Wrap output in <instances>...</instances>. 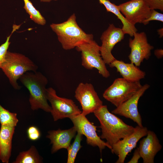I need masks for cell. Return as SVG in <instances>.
<instances>
[{
	"instance_id": "cell-1",
	"label": "cell",
	"mask_w": 163,
	"mask_h": 163,
	"mask_svg": "<svg viewBox=\"0 0 163 163\" xmlns=\"http://www.w3.org/2000/svg\"><path fill=\"white\" fill-rule=\"evenodd\" d=\"M93 113L100 123L102 132L101 138L106 139V142L111 147L134 131L135 127L126 124L110 112L107 105H103Z\"/></svg>"
},
{
	"instance_id": "cell-2",
	"label": "cell",
	"mask_w": 163,
	"mask_h": 163,
	"mask_svg": "<svg viewBox=\"0 0 163 163\" xmlns=\"http://www.w3.org/2000/svg\"><path fill=\"white\" fill-rule=\"evenodd\" d=\"M56 34L62 48L68 50L78 45L93 40L92 34H87L78 26L74 13L66 21L60 23H52L50 25Z\"/></svg>"
},
{
	"instance_id": "cell-3",
	"label": "cell",
	"mask_w": 163,
	"mask_h": 163,
	"mask_svg": "<svg viewBox=\"0 0 163 163\" xmlns=\"http://www.w3.org/2000/svg\"><path fill=\"white\" fill-rule=\"evenodd\" d=\"M19 79L29 92V101L31 109H40L50 112L51 108L47 97L46 87L48 80L46 77L40 72L30 71L24 73Z\"/></svg>"
},
{
	"instance_id": "cell-4",
	"label": "cell",
	"mask_w": 163,
	"mask_h": 163,
	"mask_svg": "<svg viewBox=\"0 0 163 163\" xmlns=\"http://www.w3.org/2000/svg\"><path fill=\"white\" fill-rule=\"evenodd\" d=\"M38 69V66L24 55L8 51L1 68L16 90L21 88L17 80L23 74L27 72L37 71Z\"/></svg>"
},
{
	"instance_id": "cell-5",
	"label": "cell",
	"mask_w": 163,
	"mask_h": 163,
	"mask_svg": "<svg viewBox=\"0 0 163 163\" xmlns=\"http://www.w3.org/2000/svg\"><path fill=\"white\" fill-rule=\"evenodd\" d=\"M81 53L82 65L87 69L95 68L103 77L107 78L110 73L107 68L100 52V46L94 40L81 44L75 47Z\"/></svg>"
},
{
	"instance_id": "cell-6",
	"label": "cell",
	"mask_w": 163,
	"mask_h": 163,
	"mask_svg": "<svg viewBox=\"0 0 163 163\" xmlns=\"http://www.w3.org/2000/svg\"><path fill=\"white\" fill-rule=\"evenodd\" d=\"M142 86L140 81L133 82L118 78L104 91L103 96L117 107L130 98Z\"/></svg>"
},
{
	"instance_id": "cell-7",
	"label": "cell",
	"mask_w": 163,
	"mask_h": 163,
	"mask_svg": "<svg viewBox=\"0 0 163 163\" xmlns=\"http://www.w3.org/2000/svg\"><path fill=\"white\" fill-rule=\"evenodd\" d=\"M46 93L47 100L51 104L50 113L54 121L65 118H70L82 113L72 100L59 97L53 88H46Z\"/></svg>"
},
{
	"instance_id": "cell-8",
	"label": "cell",
	"mask_w": 163,
	"mask_h": 163,
	"mask_svg": "<svg viewBox=\"0 0 163 163\" xmlns=\"http://www.w3.org/2000/svg\"><path fill=\"white\" fill-rule=\"evenodd\" d=\"M75 97L82 107V113L86 116L94 113L103 105L93 85L89 83H80L75 91Z\"/></svg>"
},
{
	"instance_id": "cell-9",
	"label": "cell",
	"mask_w": 163,
	"mask_h": 163,
	"mask_svg": "<svg viewBox=\"0 0 163 163\" xmlns=\"http://www.w3.org/2000/svg\"><path fill=\"white\" fill-rule=\"evenodd\" d=\"M77 132H80L86 138L87 143L93 146H97L100 152L107 147L111 150L112 147L102 140L96 132L97 127L91 123L82 113L71 117Z\"/></svg>"
},
{
	"instance_id": "cell-10",
	"label": "cell",
	"mask_w": 163,
	"mask_h": 163,
	"mask_svg": "<svg viewBox=\"0 0 163 163\" xmlns=\"http://www.w3.org/2000/svg\"><path fill=\"white\" fill-rule=\"evenodd\" d=\"M133 39L130 38L129 46L131 49L128 57L131 62L139 67L144 59H148L154 47L149 43L144 32H135Z\"/></svg>"
},
{
	"instance_id": "cell-11",
	"label": "cell",
	"mask_w": 163,
	"mask_h": 163,
	"mask_svg": "<svg viewBox=\"0 0 163 163\" xmlns=\"http://www.w3.org/2000/svg\"><path fill=\"white\" fill-rule=\"evenodd\" d=\"M121 13L130 24L142 23L149 17L151 9L143 0H130L118 5Z\"/></svg>"
},
{
	"instance_id": "cell-12",
	"label": "cell",
	"mask_w": 163,
	"mask_h": 163,
	"mask_svg": "<svg viewBox=\"0 0 163 163\" xmlns=\"http://www.w3.org/2000/svg\"><path fill=\"white\" fill-rule=\"evenodd\" d=\"M148 131L147 127L138 125L135 127L132 134L113 144L111 151L113 153L115 154L118 157L116 163H124L127 155L136 147L140 139L146 136Z\"/></svg>"
},
{
	"instance_id": "cell-13",
	"label": "cell",
	"mask_w": 163,
	"mask_h": 163,
	"mask_svg": "<svg viewBox=\"0 0 163 163\" xmlns=\"http://www.w3.org/2000/svg\"><path fill=\"white\" fill-rule=\"evenodd\" d=\"M124 34L122 28L116 27L113 24H109L102 33L100 38L102 45L100 52L106 64L109 65L116 59L112 51L114 46L123 39Z\"/></svg>"
},
{
	"instance_id": "cell-14",
	"label": "cell",
	"mask_w": 163,
	"mask_h": 163,
	"mask_svg": "<svg viewBox=\"0 0 163 163\" xmlns=\"http://www.w3.org/2000/svg\"><path fill=\"white\" fill-rule=\"evenodd\" d=\"M150 87L147 84L142 86L130 98L113 110L112 113L130 119L138 126H142V118L138 110V103L140 97Z\"/></svg>"
},
{
	"instance_id": "cell-15",
	"label": "cell",
	"mask_w": 163,
	"mask_h": 163,
	"mask_svg": "<svg viewBox=\"0 0 163 163\" xmlns=\"http://www.w3.org/2000/svg\"><path fill=\"white\" fill-rule=\"evenodd\" d=\"M146 136L140 142L138 148L139 153L143 163H154L155 155L162 146L153 131L148 130Z\"/></svg>"
},
{
	"instance_id": "cell-16",
	"label": "cell",
	"mask_w": 163,
	"mask_h": 163,
	"mask_svg": "<svg viewBox=\"0 0 163 163\" xmlns=\"http://www.w3.org/2000/svg\"><path fill=\"white\" fill-rule=\"evenodd\" d=\"M77 132L74 126L68 129L62 130L59 129L56 130L49 131L46 137L50 139L51 143L52 144V153H55L61 149H67Z\"/></svg>"
},
{
	"instance_id": "cell-17",
	"label": "cell",
	"mask_w": 163,
	"mask_h": 163,
	"mask_svg": "<svg viewBox=\"0 0 163 163\" xmlns=\"http://www.w3.org/2000/svg\"><path fill=\"white\" fill-rule=\"evenodd\" d=\"M111 68H115L125 79L133 82H139L144 78L146 75L145 72L132 63H125L116 59L109 64Z\"/></svg>"
},
{
	"instance_id": "cell-18",
	"label": "cell",
	"mask_w": 163,
	"mask_h": 163,
	"mask_svg": "<svg viewBox=\"0 0 163 163\" xmlns=\"http://www.w3.org/2000/svg\"><path fill=\"white\" fill-rule=\"evenodd\" d=\"M15 127L1 125L0 129V160L4 163L9 162L11 156L12 141Z\"/></svg>"
},
{
	"instance_id": "cell-19",
	"label": "cell",
	"mask_w": 163,
	"mask_h": 163,
	"mask_svg": "<svg viewBox=\"0 0 163 163\" xmlns=\"http://www.w3.org/2000/svg\"><path fill=\"white\" fill-rule=\"evenodd\" d=\"M99 3L103 5L107 11L115 14L121 21L123 27L122 30L124 34L133 37L137 31L135 25L129 23L120 12L118 5L110 2L109 0H98Z\"/></svg>"
},
{
	"instance_id": "cell-20",
	"label": "cell",
	"mask_w": 163,
	"mask_h": 163,
	"mask_svg": "<svg viewBox=\"0 0 163 163\" xmlns=\"http://www.w3.org/2000/svg\"><path fill=\"white\" fill-rule=\"evenodd\" d=\"M42 158L35 147L32 145L27 151L21 152L14 163H40Z\"/></svg>"
},
{
	"instance_id": "cell-21",
	"label": "cell",
	"mask_w": 163,
	"mask_h": 163,
	"mask_svg": "<svg viewBox=\"0 0 163 163\" xmlns=\"http://www.w3.org/2000/svg\"><path fill=\"white\" fill-rule=\"evenodd\" d=\"M23 1L24 3V8L29 15L30 18L39 25H45L46 23V20L39 11L34 7L31 2L29 0Z\"/></svg>"
},
{
	"instance_id": "cell-22",
	"label": "cell",
	"mask_w": 163,
	"mask_h": 163,
	"mask_svg": "<svg viewBox=\"0 0 163 163\" xmlns=\"http://www.w3.org/2000/svg\"><path fill=\"white\" fill-rule=\"evenodd\" d=\"M17 114L10 112L0 104V123L1 125H7L15 127L18 120Z\"/></svg>"
},
{
	"instance_id": "cell-23",
	"label": "cell",
	"mask_w": 163,
	"mask_h": 163,
	"mask_svg": "<svg viewBox=\"0 0 163 163\" xmlns=\"http://www.w3.org/2000/svg\"><path fill=\"white\" fill-rule=\"evenodd\" d=\"M74 141L67 149L68 152L67 163H74L77 155L82 147L81 142L82 140L83 135L80 132H77Z\"/></svg>"
},
{
	"instance_id": "cell-24",
	"label": "cell",
	"mask_w": 163,
	"mask_h": 163,
	"mask_svg": "<svg viewBox=\"0 0 163 163\" xmlns=\"http://www.w3.org/2000/svg\"><path fill=\"white\" fill-rule=\"evenodd\" d=\"M20 25H14L11 34L7 38L5 42L0 46V69L5 61L8 49L11 43L9 40L12 34L19 28Z\"/></svg>"
},
{
	"instance_id": "cell-25",
	"label": "cell",
	"mask_w": 163,
	"mask_h": 163,
	"mask_svg": "<svg viewBox=\"0 0 163 163\" xmlns=\"http://www.w3.org/2000/svg\"><path fill=\"white\" fill-rule=\"evenodd\" d=\"M27 133L28 138L32 141L38 140L41 136L40 131L37 127L34 126H30L27 129Z\"/></svg>"
},
{
	"instance_id": "cell-26",
	"label": "cell",
	"mask_w": 163,
	"mask_h": 163,
	"mask_svg": "<svg viewBox=\"0 0 163 163\" xmlns=\"http://www.w3.org/2000/svg\"><path fill=\"white\" fill-rule=\"evenodd\" d=\"M155 20L163 22V14L158 12L155 9H152L149 17L144 21L143 24L145 25H146L150 21Z\"/></svg>"
},
{
	"instance_id": "cell-27",
	"label": "cell",
	"mask_w": 163,
	"mask_h": 163,
	"mask_svg": "<svg viewBox=\"0 0 163 163\" xmlns=\"http://www.w3.org/2000/svg\"><path fill=\"white\" fill-rule=\"evenodd\" d=\"M150 8L163 11V0H143Z\"/></svg>"
},
{
	"instance_id": "cell-28",
	"label": "cell",
	"mask_w": 163,
	"mask_h": 163,
	"mask_svg": "<svg viewBox=\"0 0 163 163\" xmlns=\"http://www.w3.org/2000/svg\"><path fill=\"white\" fill-rule=\"evenodd\" d=\"M139 148L135 149L133 155L131 159L128 162V163H138L139 159L141 158Z\"/></svg>"
},
{
	"instance_id": "cell-29",
	"label": "cell",
	"mask_w": 163,
	"mask_h": 163,
	"mask_svg": "<svg viewBox=\"0 0 163 163\" xmlns=\"http://www.w3.org/2000/svg\"><path fill=\"white\" fill-rule=\"evenodd\" d=\"M154 54L158 59H161L163 56V50L162 49H158L154 51Z\"/></svg>"
},
{
	"instance_id": "cell-30",
	"label": "cell",
	"mask_w": 163,
	"mask_h": 163,
	"mask_svg": "<svg viewBox=\"0 0 163 163\" xmlns=\"http://www.w3.org/2000/svg\"><path fill=\"white\" fill-rule=\"evenodd\" d=\"M157 32L158 35H159V37L161 38L163 36V28H161L158 30Z\"/></svg>"
},
{
	"instance_id": "cell-31",
	"label": "cell",
	"mask_w": 163,
	"mask_h": 163,
	"mask_svg": "<svg viewBox=\"0 0 163 163\" xmlns=\"http://www.w3.org/2000/svg\"><path fill=\"white\" fill-rule=\"evenodd\" d=\"M41 2H50L52 1H57L58 0H39Z\"/></svg>"
}]
</instances>
